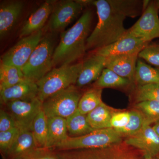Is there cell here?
<instances>
[{"label":"cell","instance_id":"cell-40","mask_svg":"<svg viewBox=\"0 0 159 159\" xmlns=\"http://www.w3.org/2000/svg\"><path fill=\"white\" fill-rule=\"evenodd\" d=\"M157 157L158 158V159H159V154L157 156Z\"/></svg>","mask_w":159,"mask_h":159},{"label":"cell","instance_id":"cell-37","mask_svg":"<svg viewBox=\"0 0 159 159\" xmlns=\"http://www.w3.org/2000/svg\"><path fill=\"white\" fill-rule=\"evenodd\" d=\"M152 127H153L154 130L159 135V121L158 122L156 123L154 125L152 126Z\"/></svg>","mask_w":159,"mask_h":159},{"label":"cell","instance_id":"cell-3","mask_svg":"<svg viewBox=\"0 0 159 159\" xmlns=\"http://www.w3.org/2000/svg\"><path fill=\"white\" fill-rule=\"evenodd\" d=\"M82 66V62H79L52 69L36 83L38 98L43 102L60 91L76 85Z\"/></svg>","mask_w":159,"mask_h":159},{"label":"cell","instance_id":"cell-26","mask_svg":"<svg viewBox=\"0 0 159 159\" xmlns=\"http://www.w3.org/2000/svg\"><path fill=\"white\" fill-rule=\"evenodd\" d=\"M131 81L126 78L120 77L110 69L105 68L102 71L99 79L94 82V87L102 89L127 86Z\"/></svg>","mask_w":159,"mask_h":159},{"label":"cell","instance_id":"cell-21","mask_svg":"<svg viewBox=\"0 0 159 159\" xmlns=\"http://www.w3.org/2000/svg\"><path fill=\"white\" fill-rule=\"evenodd\" d=\"M116 111L102 102L87 115V119L94 130L110 128L111 119Z\"/></svg>","mask_w":159,"mask_h":159},{"label":"cell","instance_id":"cell-23","mask_svg":"<svg viewBox=\"0 0 159 159\" xmlns=\"http://www.w3.org/2000/svg\"><path fill=\"white\" fill-rule=\"evenodd\" d=\"M68 132L71 137H78L89 133L94 130L89 124L87 115L77 110L66 119Z\"/></svg>","mask_w":159,"mask_h":159},{"label":"cell","instance_id":"cell-13","mask_svg":"<svg viewBox=\"0 0 159 159\" xmlns=\"http://www.w3.org/2000/svg\"><path fill=\"white\" fill-rule=\"evenodd\" d=\"M142 40L128 35H125L110 45L94 51V53L107 57L139 53L148 45Z\"/></svg>","mask_w":159,"mask_h":159},{"label":"cell","instance_id":"cell-2","mask_svg":"<svg viewBox=\"0 0 159 159\" xmlns=\"http://www.w3.org/2000/svg\"><path fill=\"white\" fill-rule=\"evenodd\" d=\"M92 18L91 11H86L73 27L63 32L59 44L54 49L53 66L72 64L84 55Z\"/></svg>","mask_w":159,"mask_h":159},{"label":"cell","instance_id":"cell-27","mask_svg":"<svg viewBox=\"0 0 159 159\" xmlns=\"http://www.w3.org/2000/svg\"><path fill=\"white\" fill-rule=\"evenodd\" d=\"M31 129L37 147H46L48 131V118L43 110L34 119Z\"/></svg>","mask_w":159,"mask_h":159},{"label":"cell","instance_id":"cell-19","mask_svg":"<svg viewBox=\"0 0 159 159\" xmlns=\"http://www.w3.org/2000/svg\"><path fill=\"white\" fill-rule=\"evenodd\" d=\"M66 120L60 117L48 118V131L46 148L55 149L69 137Z\"/></svg>","mask_w":159,"mask_h":159},{"label":"cell","instance_id":"cell-12","mask_svg":"<svg viewBox=\"0 0 159 159\" xmlns=\"http://www.w3.org/2000/svg\"><path fill=\"white\" fill-rule=\"evenodd\" d=\"M124 142L144 155L155 157L159 154V135L151 125H144L138 133L126 138Z\"/></svg>","mask_w":159,"mask_h":159},{"label":"cell","instance_id":"cell-33","mask_svg":"<svg viewBox=\"0 0 159 159\" xmlns=\"http://www.w3.org/2000/svg\"><path fill=\"white\" fill-rule=\"evenodd\" d=\"M14 159H59V156L54 148L37 147Z\"/></svg>","mask_w":159,"mask_h":159},{"label":"cell","instance_id":"cell-9","mask_svg":"<svg viewBox=\"0 0 159 159\" xmlns=\"http://www.w3.org/2000/svg\"><path fill=\"white\" fill-rule=\"evenodd\" d=\"M92 1H67L54 2L48 27L51 31L64 30L82 11L84 6Z\"/></svg>","mask_w":159,"mask_h":159},{"label":"cell","instance_id":"cell-17","mask_svg":"<svg viewBox=\"0 0 159 159\" xmlns=\"http://www.w3.org/2000/svg\"><path fill=\"white\" fill-rule=\"evenodd\" d=\"M54 2H44L29 16L21 29L20 37L21 39L41 30L53 10Z\"/></svg>","mask_w":159,"mask_h":159},{"label":"cell","instance_id":"cell-29","mask_svg":"<svg viewBox=\"0 0 159 159\" xmlns=\"http://www.w3.org/2000/svg\"><path fill=\"white\" fill-rule=\"evenodd\" d=\"M130 118L125 127L116 130L122 137H128L134 135L145 125V119L142 114L136 109L129 111Z\"/></svg>","mask_w":159,"mask_h":159},{"label":"cell","instance_id":"cell-25","mask_svg":"<svg viewBox=\"0 0 159 159\" xmlns=\"http://www.w3.org/2000/svg\"><path fill=\"white\" fill-rule=\"evenodd\" d=\"M25 79L21 69L1 62L0 90L12 86Z\"/></svg>","mask_w":159,"mask_h":159},{"label":"cell","instance_id":"cell-5","mask_svg":"<svg viewBox=\"0 0 159 159\" xmlns=\"http://www.w3.org/2000/svg\"><path fill=\"white\" fill-rule=\"evenodd\" d=\"M122 142V137L112 128L95 129L89 133L78 137L69 136L57 145L55 150L95 149L104 148Z\"/></svg>","mask_w":159,"mask_h":159},{"label":"cell","instance_id":"cell-36","mask_svg":"<svg viewBox=\"0 0 159 159\" xmlns=\"http://www.w3.org/2000/svg\"><path fill=\"white\" fill-rule=\"evenodd\" d=\"M17 127L12 117L5 109L0 110V132L6 131Z\"/></svg>","mask_w":159,"mask_h":159},{"label":"cell","instance_id":"cell-32","mask_svg":"<svg viewBox=\"0 0 159 159\" xmlns=\"http://www.w3.org/2000/svg\"><path fill=\"white\" fill-rule=\"evenodd\" d=\"M20 129L16 127L6 131L0 132V153L4 159L18 136Z\"/></svg>","mask_w":159,"mask_h":159},{"label":"cell","instance_id":"cell-14","mask_svg":"<svg viewBox=\"0 0 159 159\" xmlns=\"http://www.w3.org/2000/svg\"><path fill=\"white\" fill-rule=\"evenodd\" d=\"M38 89L36 83L25 79L8 88L0 90L1 105L15 100H31L37 98Z\"/></svg>","mask_w":159,"mask_h":159},{"label":"cell","instance_id":"cell-22","mask_svg":"<svg viewBox=\"0 0 159 159\" xmlns=\"http://www.w3.org/2000/svg\"><path fill=\"white\" fill-rule=\"evenodd\" d=\"M134 82L137 86L159 84V69L138 60Z\"/></svg>","mask_w":159,"mask_h":159},{"label":"cell","instance_id":"cell-30","mask_svg":"<svg viewBox=\"0 0 159 159\" xmlns=\"http://www.w3.org/2000/svg\"><path fill=\"white\" fill-rule=\"evenodd\" d=\"M115 9L125 17H135L140 12V2L133 0H109Z\"/></svg>","mask_w":159,"mask_h":159},{"label":"cell","instance_id":"cell-10","mask_svg":"<svg viewBox=\"0 0 159 159\" xmlns=\"http://www.w3.org/2000/svg\"><path fill=\"white\" fill-rule=\"evenodd\" d=\"M42 105L43 102L37 97L31 100H15L1 106L12 117L21 130L31 129L34 119L42 110Z\"/></svg>","mask_w":159,"mask_h":159},{"label":"cell","instance_id":"cell-38","mask_svg":"<svg viewBox=\"0 0 159 159\" xmlns=\"http://www.w3.org/2000/svg\"><path fill=\"white\" fill-rule=\"evenodd\" d=\"M144 159H158V158L157 157V156L152 157L148 155H144Z\"/></svg>","mask_w":159,"mask_h":159},{"label":"cell","instance_id":"cell-20","mask_svg":"<svg viewBox=\"0 0 159 159\" xmlns=\"http://www.w3.org/2000/svg\"><path fill=\"white\" fill-rule=\"evenodd\" d=\"M36 148L31 129H20L18 136L4 159H15Z\"/></svg>","mask_w":159,"mask_h":159},{"label":"cell","instance_id":"cell-16","mask_svg":"<svg viewBox=\"0 0 159 159\" xmlns=\"http://www.w3.org/2000/svg\"><path fill=\"white\" fill-rule=\"evenodd\" d=\"M139 53L106 57L105 68L133 82Z\"/></svg>","mask_w":159,"mask_h":159},{"label":"cell","instance_id":"cell-11","mask_svg":"<svg viewBox=\"0 0 159 159\" xmlns=\"http://www.w3.org/2000/svg\"><path fill=\"white\" fill-rule=\"evenodd\" d=\"M43 37L42 30L23 37L1 57V62L21 69Z\"/></svg>","mask_w":159,"mask_h":159},{"label":"cell","instance_id":"cell-1","mask_svg":"<svg viewBox=\"0 0 159 159\" xmlns=\"http://www.w3.org/2000/svg\"><path fill=\"white\" fill-rule=\"evenodd\" d=\"M98 21L86 41V50L96 51L110 45L123 37L127 30L124 26L126 17L111 5L109 0L93 1Z\"/></svg>","mask_w":159,"mask_h":159},{"label":"cell","instance_id":"cell-35","mask_svg":"<svg viewBox=\"0 0 159 159\" xmlns=\"http://www.w3.org/2000/svg\"><path fill=\"white\" fill-rule=\"evenodd\" d=\"M130 118L129 111H116L114 113L111 119L110 126L111 128L115 130L120 129L125 127L127 125Z\"/></svg>","mask_w":159,"mask_h":159},{"label":"cell","instance_id":"cell-39","mask_svg":"<svg viewBox=\"0 0 159 159\" xmlns=\"http://www.w3.org/2000/svg\"><path fill=\"white\" fill-rule=\"evenodd\" d=\"M157 4L158 6H159V1H157Z\"/></svg>","mask_w":159,"mask_h":159},{"label":"cell","instance_id":"cell-6","mask_svg":"<svg viewBox=\"0 0 159 159\" xmlns=\"http://www.w3.org/2000/svg\"><path fill=\"white\" fill-rule=\"evenodd\" d=\"M59 159H144L140 151L123 143L104 148L58 151Z\"/></svg>","mask_w":159,"mask_h":159},{"label":"cell","instance_id":"cell-18","mask_svg":"<svg viewBox=\"0 0 159 159\" xmlns=\"http://www.w3.org/2000/svg\"><path fill=\"white\" fill-rule=\"evenodd\" d=\"M23 2L11 1L1 3L0 6V36L2 39L11 31L21 13Z\"/></svg>","mask_w":159,"mask_h":159},{"label":"cell","instance_id":"cell-4","mask_svg":"<svg viewBox=\"0 0 159 159\" xmlns=\"http://www.w3.org/2000/svg\"><path fill=\"white\" fill-rule=\"evenodd\" d=\"M54 41L50 35L43 37L26 64L22 68L25 79L35 83L53 67Z\"/></svg>","mask_w":159,"mask_h":159},{"label":"cell","instance_id":"cell-7","mask_svg":"<svg viewBox=\"0 0 159 159\" xmlns=\"http://www.w3.org/2000/svg\"><path fill=\"white\" fill-rule=\"evenodd\" d=\"M82 94L76 85L71 86L45 100L43 111L48 118L60 117L66 119L77 110Z\"/></svg>","mask_w":159,"mask_h":159},{"label":"cell","instance_id":"cell-28","mask_svg":"<svg viewBox=\"0 0 159 159\" xmlns=\"http://www.w3.org/2000/svg\"><path fill=\"white\" fill-rule=\"evenodd\" d=\"M135 108L143 115L145 125H151L159 122V101L148 100L138 102L136 104Z\"/></svg>","mask_w":159,"mask_h":159},{"label":"cell","instance_id":"cell-31","mask_svg":"<svg viewBox=\"0 0 159 159\" xmlns=\"http://www.w3.org/2000/svg\"><path fill=\"white\" fill-rule=\"evenodd\" d=\"M135 99L137 103L148 100L159 102V84L137 86Z\"/></svg>","mask_w":159,"mask_h":159},{"label":"cell","instance_id":"cell-24","mask_svg":"<svg viewBox=\"0 0 159 159\" xmlns=\"http://www.w3.org/2000/svg\"><path fill=\"white\" fill-rule=\"evenodd\" d=\"M102 89L93 87L82 94L78 103L77 110L84 115H87L102 102Z\"/></svg>","mask_w":159,"mask_h":159},{"label":"cell","instance_id":"cell-15","mask_svg":"<svg viewBox=\"0 0 159 159\" xmlns=\"http://www.w3.org/2000/svg\"><path fill=\"white\" fill-rule=\"evenodd\" d=\"M106 58L94 53L84 60L76 85L78 88L96 82L105 68Z\"/></svg>","mask_w":159,"mask_h":159},{"label":"cell","instance_id":"cell-34","mask_svg":"<svg viewBox=\"0 0 159 159\" xmlns=\"http://www.w3.org/2000/svg\"><path fill=\"white\" fill-rule=\"evenodd\" d=\"M139 57L152 65L159 67V43L148 44L140 51Z\"/></svg>","mask_w":159,"mask_h":159},{"label":"cell","instance_id":"cell-8","mask_svg":"<svg viewBox=\"0 0 159 159\" xmlns=\"http://www.w3.org/2000/svg\"><path fill=\"white\" fill-rule=\"evenodd\" d=\"M159 8L157 1L150 2L141 17L126 34L149 43L159 38Z\"/></svg>","mask_w":159,"mask_h":159}]
</instances>
